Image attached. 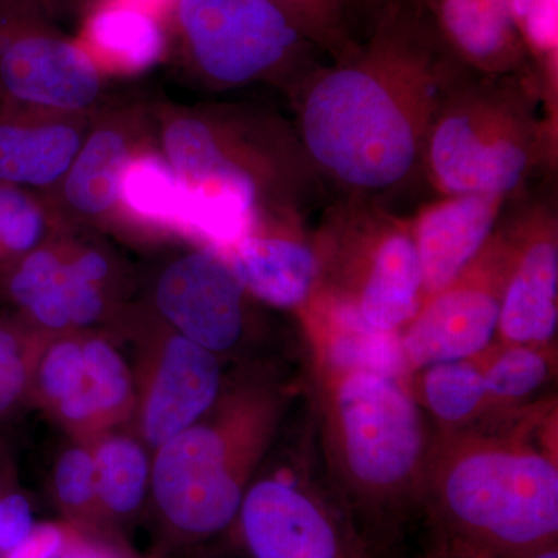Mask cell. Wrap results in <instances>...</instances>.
<instances>
[{
    "instance_id": "cell-24",
    "label": "cell",
    "mask_w": 558,
    "mask_h": 558,
    "mask_svg": "<svg viewBox=\"0 0 558 558\" xmlns=\"http://www.w3.org/2000/svg\"><path fill=\"white\" fill-rule=\"evenodd\" d=\"M102 523L131 520L150 490L153 451L135 433L109 429L90 442Z\"/></svg>"
},
{
    "instance_id": "cell-3",
    "label": "cell",
    "mask_w": 558,
    "mask_h": 558,
    "mask_svg": "<svg viewBox=\"0 0 558 558\" xmlns=\"http://www.w3.org/2000/svg\"><path fill=\"white\" fill-rule=\"evenodd\" d=\"M290 398L281 381L264 374L226 381L201 421L153 451L149 495L175 535L197 542L234 526Z\"/></svg>"
},
{
    "instance_id": "cell-2",
    "label": "cell",
    "mask_w": 558,
    "mask_h": 558,
    "mask_svg": "<svg viewBox=\"0 0 558 558\" xmlns=\"http://www.w3.org/2000/svg\"><path fill=\"white\" fill-rule=\"evenodd\" d=\"M421 501L435 543L488 558L557 545L556 400L492 411L439 432L429 446Z\"/></svg>"
},
{
    "instance_id": "cell-27",
    "label": "cell",
    "mask_w": 558,
    "mask_h": 558,
    "mask_svg": "<svg viewBox=\"0 0 558 558\" xmlns=\"http://www.w3.org/2000/svg\"><path fill=\"white\" fill-rule=\"evenodd\" d=\"M81 337L87 381L100 407L106 427L117 428L134 416V373L106 330H81Z\"/></svg>"
},
{
    "instance_id": "cell-10",
    "label": "cell",
    "mask_w": 558,
    "mask_h": 558,
    "mask_svg": "<svg viewBox=\"0 0 558 558\" xmlns=\"http://www.w3.org/2000/svg\"><path fill=\"white\" fill-rule=\"evenodd\" d=\"M58 0H0V101L94 112L106 78L58 21Z\"/></svg>"
},
{
    "instance_id": "cell-13",
    "label": "cell",
    "mask_w": 558,
    "mask_h": 558,
    "mask_svg": "<svg viewBox=\"0 0 558 558\" xmlns=\"http://www.w3.org/2000/svg\"><path fill=\"white\" fill-rule=\"evenodd\" d=\"M154 143H159L154 100L106 98L64 178L39 193L57 227L109 231L124 168L137 150Z\"/></svg>"
},
{
    "instance_id": "cell-30",
    "label": "cell",
    "mask_w": 558,
    "mask_h": 558,
    "mask_svg": "<svg viewBox=\"0 0 558 558\" xmlns=\"http://www.w3.org/2000/svg\"><path fill=\"white\" fill-rule=\"evenodd\" d=\"M47 333L16 312L0 314V417L31 398L36 363Z\"/></svg>"
},
{
    "instance_id": "cell-37",
    "label": "cell",
    "mask_w": 558,
    "mask_h": 558,
    "mask_svg": "<svg viewBox=\"0 0 558 558\" xmlns=\"http://www.w3.org/2000/svg\"><path fill=\"white\" fill-rule=\"evenodd\" d=\"M120 2L146 11V13L159 17L167 25L170 24L172 9L175 5V0H120Z\"/></svg>"
},
{
    "instance_id": "cell-25",
    "label": "cell",
    "mask_w": 558,
    "mask_h": 558,
    "mask_svg": "<svg viewBox=\"0 0 558 558\" xmlns=\"http://www.w3.org/2000/svg\"><path fill=\"white\" fill-rule=\"evenodd\" d=\"M411 388L439 432L469 427L490 413V400L475 359L436 363L417 371Z\"/></svg>"
},
{
    "instance_id": "cell-39",
    "label": "cell",
    "mask_w": 558,
    "mask_h": 558,
    "mask_svg": "<svg viewBox=\"0 0 558 558\" xmlns=\"http://www.w3.org/2000/svg\"><path fill=\"white\" fill-rule=\"evenodd\" d=\"M3 472H5V470H0V498H2V495L5 494V492H9L7 490V487L3 486V484L7 483V478L3 476Z\"/></svg>"
},
{
    "instance_id": "cell-36",
    "label": "cell",
    "mask_w": 558,
    "mask_h": 558,
    "mask_svg": "<svg viewBox=\"0 0 558 558\" xmlns=\"http://www.w3.org/2000/svg\"><path fill=\"white\" fill-rule=\"evenodd\" d=\"M425 558H488L481 556H473V554L461 553V550L447 548V546L435 543L433 548L428 550ZM512 558H558V545L548 546V548L535 550V553L527 554V556L512 557Z\"/></svg>"
},
{
    "instance_id": "cell-38",
    "label": "cell",
    "mask_w": 558,
    "mask_h": 558,
    "mask_svg": "<svg viewBox=\"0 0 558 558\" xmlns=\"http://www.w3.org/2000/svg\"><path fill=\"white\" fill-rule=\"evenodd\" d=\"M58 558H117L109 554L108 550L92 548L86 543L80 542V539L73 538L68 549L61 554Z\"/></svg>"
},
{
    "instance_id": "cell-18",
    "label": "cell",
    "mask_w": 558,
    "mask_h": 558,
    "mask_svg": "<svg viewBox=\"0 0 558 558\" xmlns=\"http://www.w3.org/2000/svg\"><path fill=\"white\" fill-rule=\"evenodd\" d=\"M94 112L0 101V182L38 193L53 190L83 145Z\"/></svg>"
},
{
    "instance_id": "cell-16",
    "label": "cell",
    "mask_w": 558,
    "mask_h": 558,
    "mask_svg": "<svg viewBox=\"0 0 558 558\" xmlns=\"http://www.w3.org/2000/svg\"><path fill=\"white\" fill-rule=\"evenodd\" d=\"M510 267L495 341L556 347L558 218L553 199H532L505 220Z\"/></svg>"
},
{
    "instance_id": "cell-9",
    "label": "cell",
    "mask_w": 558,
    "mask_h": 558,
    "mask_svg": "<svg viewBox=\"0 0 558 558\" xmlns=\"http://www.w3.org/2000/svg\"><path fill=\"white\" fill-rule=\"evenodd\" d=\"M131 289L126 263L94 230L58 227L0 271V300L47 336L116 325Z\"/></svg>"
},
{
    "instance_id": "cell-14",
    "label": "cell",
    "mask_w": 558,
    "mask_h": 558,
    "mask_svg": "<svg viewBox=\"0 0 558 558\" xmlns=\"http://www.w3.org/2000/svg\"><path fill=\"white\" fill-rule=\"evenodd\" d=\"M143 304L180 336L219 359L240 349L250 326V296L226 256L191 245L159 267Z\"/></svg>"
},
{
    "instance_id": "cell-7",
    "label": "cell",
    "mask_w": 558,
    "mask_h": 558,
    "mask_svg": "<svg viewBox=\"0 0 558 558\" xmlns=\"http://www.w3.org/2000/svg\"><path fill=\"white\" fill-rule=\"evenodd\" d=\"M319 292L343 301L369 325L402 332L422 304L421 266L411 219L379 199L341 194L312 233Z\"/></svg>"
},
{
    "instance_id": "cell-17",
    "label": "cell",
    "mask_w": 558,
    "mask_h": 558,
    "mask_svg": "<svg viewBox=\"0 0 558 558\" xmlns=\"http://www.w3.org/2000/svg\"><path fill=\"white\" fill-rule=\"evenodd\" d=\"M250 299L295 314L319 282V260L303 216L263 215L226 255Z\"/></svg>"
},
{
    "instance_id": "cell-19",
    "label": "cell",
    "mask_w": 558,
    "mask_h": 558,
    "mask_svg": "<svg viewBox=\"0 0 558 558\" xmlns=\"http://www.w3.org/2000/svg\"><path fill=\"white\" fill-rule=\"evenodd\" d=\"M509 199L495 194L442 196L411 219L421 266L422 301L450 284L498 229Z\"/></svg>"
},
{
    "instance_id": "cell-15",
    "label": "cell",
    "mask_w": 558,
    "mask_h": 558,
    "mask_svg": "<svg viewBox=\"0 0 558 558\" xmlns=\"http://www.w3.org/2000/svg\"><path fill=\"white\" fill-rule=\"evenodd\" d=\"M234 524L252 558H368L317 488L290 475L253 481Z\"/></svg>"
},
{
    "instance_id": "cell-23",
    "label": "cell",
    "mask_w": 558,
    "mask_h": 558,
    "mask_svg": "<svg viewBox=\"0 0 558 558\" xmlns=\"http://www.w3.org/2000/svg\"><path fill=\"white\" fill-rule=\"evenodd\" d=\"M75 39L106 80L143 75L167 60L171 49L163 21L120 0H97Z\"/></svg>"
},
{
    "instance_id": "cell-22",
    "label": "cell",
    "mask_w": 558,
    "mask_h": 558,
    "mask_svg": "<svg viewBox=\"0 0 558 558\" xmlns=\"http://www.w3.org/2000/svg\"><path fill=\"white\" fill-rule=\"evenodd\" d=\"M185 211V182L154 143L124 168L109 231L138 241L182 240Z\"/></svg>"
},
{
    "instance_id": "cell-1",
    "label": "cell",
    "mask_w": 558,
    "mask_h": 558,
    "mask_svg": "<svg viewBox=\"0 0 558 558\" xmlns=\"http://www.w3.org/2000/svg\"><path fill=\"white\" fill-rule=\"evenodd\" d=\"M469 72L428 11L389 10L354 53L318 64L290 92L293 126L325 185L379 199L422 172L436 110Z\"/></svg>"
},
{
    "instance_id": "cell-12",
    "label": "cell",
    "mask_w": 558,
    "mask_h": 558,
    "mask_svg": "<svg viewBox=\"0 0 558 558\" xmlns=\"http://www.w3.org/2000/svg\"><path fill=\"white\" fill-rule=\"evenodd\" d=\"M510 267L505 222L450 284L422 301L400 332L411 376L417 371L472 359L494 343Z\"/></svg>"
},
{
    "instance_id": "cell-5",
    "label": "cell",
    "mask_w": 558,
    "mask_h": 558,
    "mask_svg": "<svg viewBox=\"0 0 558 558\" xmlns=\"http://www.w3.org/2000/svg\"><path fill=\"white\" fill-rule=\"evenodd\" d=\"M154 116L161 153L183 182L240 183L255 194L263 215L303 218L325 191L295 126L275 110L154 100Z\"/></svg>"
},
{
    "instance_id": "cell-21",
    "label": "cell",
    "mask_w": 558,
    "mask_h": 558,
    "mask_svg": "<svg viewBox=\"0 0 558 558\" xmlns=\"http://www.w3.org/2000/svg\"><path fill=\"white\" fill-rule=\"evenodd\" d=\"M428 13L451 53L473 72L512 75L537 69L509 0H433Z\"/></svg>"
},
{
    "instance_id": "cell-33",
    "label": "cell",
    "mask_w": 558,
    "mask_h": 558,
    "mask_svg": "<svg viewBox=\"0 0 558 558\" xmlns=\"http://www.w3.org/2000/svg\"><path fill=\"white\" fill-rule=\"evenodd\" d=\"M36 526L31 501L17 490L0 498V556L20 546Z\"/></svg>"
},
{
    "instance_id": "cell-29",
    "label": "cell",
    "mask_w": 558,
    "mask_h": 558,
    "mask_svg": "<svg viewBox=\"0 0 558 558\" xmlns=\"http://www.w3.org/2000/svg\"><path fill=\"white\" fill-rule=\"evenodd\" d=\"M293 27L330 61H340L357 50L352 0H271Z\"/></svg>"
},
{
    "instance_id": "cell-4",
    "label": "cell",
    "mask_w": 558,
    "mask_h": 558,
    "mask_svg": "<svg viewBox=\"0 0 558 558\" xmlns=\"http://www.w3.org/2000/svg\"><path fill=\"white\" fill-rule=\"evenodd\" d=\"M557 92L537 69L512 75L470 70L436 110L422 172L439 196L512 199L556 149Z\"/></svg>"
},
{
    "instance_id": "cell-28",
    "label": "cell",
    "mask_w": 558,
    "mask_h": 558,
    "mask_svg": "<svg viewBox=\"0 0 558 558\" xmlns=\"http://www.w3.org/2000/svg\"><path fill=\"white\" fill-rule=\"evenodd\" d=\"M57 229L38 191L0 182V271L39 247Z\"/></svg>"
},
{
    "instance_id": "cell-11",
    "label": "cell",
    "mask_w": 558,
    "mask_h": 558,
    "mask_svg": "<svg viewBox=\"0 0 558 558\" xmlns=\"http://www.w3.org/2000/svg\"><path fill=\"white\" fill-rule=\"evenodd\" d=\"M116 328L137 343L135 435L150 451L201 421L226 387L218 355L180 336L142 303H130Z\"/></svg>"
},
{
    "instance_id": "cell-6",
    "label": "cell",
    "mask_w": 558,
    "mask_h": 558,
    "mask_svg": "<svg viewBox=\"0 0 558 558\" xmlns=\"http://www.w3.org/2000/svg\"><path fill=\"white\" fill-rule=\"evenodd\" d=\"M315 377L326 458L348 497L374 513L421 499L432 440L411 381L371 371Z\"/></svg>"
},
{
    "instance_id": "cell-20",
    "label": "cell",
    "mask_w": 558,
    "mask_h": 558,
    "mask_svg": "<svg viewBox=\"0 0 558 558\" xmlns=\"http://www.w3.org/2000/svg\"><path fill=\"white\" fill-rule=\"evenodd\" d=\"M295 315L311 347L315 376L371 371L413 379L400 332L374 328L343 301L315 290Z\"/></svg>"
},
{
    "instance_id": "cell-34",
    "label": "cell",
    "mask_w": 558,
    "mask_h": 558,
    "mask_svg": "<svg viewBox=\"0 0 558 558\" xmlns=\"http://www.w3.org/2000/svg\"><path fill=\"white\" fill-rule=\"evenodd\" d=\"M73 538V529L62 524H36L31 535L2 558H58L69 548Z\"/></svg>"
},
{
    "instance_id": "cell-32",
    "label": "cell",
    "mask_w": 558,
    "mask_h": 558,
    "mask_svg": "<svg viewBox=\"0 0 558 558\" xmlns=\"http://www.w3.org/2000/svg\"><path fill=\"white\" fill-rule=\"evenodd\" d=\"M86 385L81 330L47 336L36 363L31 398L50 413L61 400L76 395Z\"/></svg>"
},
{
    "instance_id": "cell-26",
    "label": "cell",
    "mask_w": 558,
    "mask_h": 558,
    "mask_svg": "<svg viewBox=\"0 0 558 558\" xmlns=\"http://www.w3.org/2000/svg\"><path fill=\"white\" fill-rule=\"evenodd\" d=\"M492 411L524 405L553 377L556 347H529L495 341L475 355Z\"/></svg>"
},
{
    "instance_id": "cell-35",
    "label": "cell",
    "mask_w": 558,
    "mask_h": 558,
    "mask_svg": "<svg viewBox=\"0 0 558 558\" xmlns=\"http://www.w3.org/2000/svg\"><path fill=\"white\" fill-rule=\"evenodd\" d=\"M352 2H354V7L362 10L365 16H368L371 24L380 14L387 13L389 10L414 9L428 11L433 0H352Z\"/></svg>"
},
{
    "instance_id": "cell-8",
    "label": "cell",
    "mask_w": 558,
    "mask_h": 558,
    "mask_svg": "<svg viewBox=\"0 0 558 558\" xmlns=\"http://www.w3.org/2000/svg\"><path fill=\"white\" fill-rule=\"evenodd\" d=\"M168 28L186 73L209 90L264 83L289 95L319 64L271 0H175Z\"/></svg>"
},
{
    "instance_id": "cell-31",
    "label": "cell",
    "mask_w": 558,
    "mask_h": 558,
    "mask_svg": "<svg viewBox=\"0 0 558 558\" xmlns=\"http://www.w3.org/2000/svg\"><path fill=\"white\" fill-rule=\"evenodd\" d=\"M53 497L58 508L76 526L95 529L102 523L97 473L90 444L75 440L54 462Z\"/></svg>"
}]
</instances>
